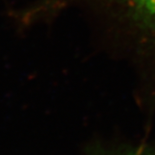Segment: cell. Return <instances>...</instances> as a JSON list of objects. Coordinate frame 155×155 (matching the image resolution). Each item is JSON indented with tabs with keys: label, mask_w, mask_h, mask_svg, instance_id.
<instances>
[{
	"label": "cell",
	"mask_w": 155,
	"mask_h": 155,
	"mask_svg": "<svg viewBox=\"0 0 155 155\" xmlns=\"http://www.w3.org/2000/svg\"><path fill=\"white\" fill-rule=\"evenodd\" d=\"M106 155H155V147L149 145H137L126 149H119Z\"/></svg>",
	"instance_id": "6da1fadb"
},
{
	"label": "cell",
	"mask_w": 155,
	"mask_h": 155,
	"mask_svg": "<svg viewBox=\"0 0 155 155\" xmlns=\"http://www.w3.org/2000/svg\"><path fill=\"white\" fill-rule=\"evenodd\" d=\"M134 1L155 21V0H134Z\"/></svg>",
	"instance_id": "7a4b0ae2"
}]
</instances>
